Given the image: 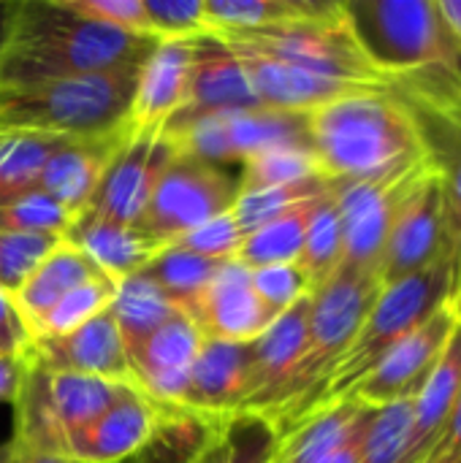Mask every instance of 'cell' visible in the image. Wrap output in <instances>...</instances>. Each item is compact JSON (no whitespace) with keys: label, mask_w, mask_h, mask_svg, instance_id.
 <instances>
[{"label":"cell","mask_w":461,"mask_h":463,"mask_svg":"<svg viewBox=\"0 0 461 463\" xmlns=\"http://www.w3.org/2000/svg\"><path fill=\"white\" fill-rule=\"evenodd\" d=\"M245 68L261 106L307 114L356 92H386L380 76L359 49L337 3L329 14L266 30L217 33Z\"/></svg>","instance_id":"1"},{"label":"cell","mask_w":461,"mask_h":463,"mask_svg":"<svg viewBox=\"0 0 461 463\" xmlns=\"http://www.w3.org/2000/svg\"><path fill=\"white\" fill-rule=\"evenodd\" d=\"M158 38L76 16L60 0H14L8 38L0 49V87L141 65Z\"/></svg>","instance_id":"2"},{"label":"cell","mask_w":461,"mask_h":463,"mask_svg":"<svg viewBox=\"0 0 461 463\" xmlns=\"http://www.w3.org/2000/svg\"><path fill=\"white\" fill-rule=\"evenodd\" d=\"M307 138L326 182H383L429 165L413 117L389 92H356L307 111Z\"/></svg>","instance_id":"3"},{"label":"cell","mask_w":461,"mask_h":463,"mask_svg":"<svg viewBox=\"0 0 461 463\" xmlns=\"http://www.w3.org/2000/svg\"><path fill=\"white\" fill-rule=\"evenodd\" d=\"M139 68L0 87V133L98 138L128 128Z\"/></svg>","instance_id":"4"},{"label":"cell","mask_w":461,"mask_h":463,"mask_svg":"<svg viewBox=\"0 0 461 463\" xmlns=\"http://www.w3.org/2000/svg\"><path fill=\"white\" fill-rule=\"evenodd\" d=\"M340 5L359 49L389 81H461V46L446 27L437 0H342Z\"/></svg>","instance_id":"5"},{"label":"cell","mask_w":461,"mask_h":463,"mask_svg":"<svg viewBox=\"0 0 461 463\" xmlns=\"http://www.w3.org/2000/svg\"><path fill=\"white\" fill-rule=\"evenodd\" d=\"M380 290L383 285L378 274L351 269H340L326 285L312 290L302 355L277 393L274 407L266 412L280 437L302 423L329 372L361 331Z\"/></svg>","instance_id":"6"},{"label":"cell","mask_w":461,"mask_h":463,"mask_svg":"<svg viewBox=\"0 0 461 463\" xmlns=\"http://www.w3.org/2000/svg\"><path fill=\"white\" fill-rule=\"evenodd\" d=\"M451 298H454V269L448 258L437 260L435 266H429L416 277L383 288L361 331L356 334L351 347L340 355V361L329 372L326 383L321 385L318 396L312 399L302 420H307L318 410L345 402L353 393V388L378 366V361L397 342H402L410 331H416L424 320H429L440 307L451 304Z\"/></svg>","instance_id":"7"},{"label":"cell","mask_w":461,"mask_h":463,"mask_svg":"<svg viewBox=\"0 0 461 463\" xmlns=\"http://www.w3.org/2000/svg\"><path fill=\"white\" fill-rule=\"evenodd\" d=\"M386 92L416 122L427 163L440 182L446 214V258L454 269L451 307L461 317V81L391 79Z\"/></svg>","instance_id":"8"},{"label":"cell","mask_w":461,"mask_h":463,"mask_svg":"<svg viewBox=\"0 0 461 463\" xmlns=\"http://www.w3.org/2000/svg\"><path fill=\"white\" fill-rule=\"evenodd\" d=\"M236 198L239 179H231L223 168L177 149L155 184L141 228L168 247L212 217L231 212Z\"/></svg>","instance_id":"9"},{"label":"cell","mask_w":461,"mask_h":463,"mask_svg":"<svg viewBox=\"0 0 461 463\" xmlns=\"http://www.w3.org/2000/svg\"><path fill=\"white\" fill-rule=\"evenodd\" d=\"M427 168L383 182H331L342 225L340 269L378 274L397 209Z\"/></svg>","instance_id":"10"},{"label":"cell","mask_w":461,"mask_h":463,"mask_svg":"<svg viewBox=\"0 0 461 463\" xmlns=\"http://www.w3.org/2000/svg\"><path fill=\"white\" fill-rule=\"evenodd\" d=\"M174 155L177 146L163 130H128L87 212L122 225H141L155 184Z\"/></svg>","instance_id":"11"},{"label":"cell","mask_w":461,"mask_h":463,"mask_svg":"<svg viewBox=\"0 0 461 463\" xmlns=\"http://www.w3.org/2000/svg\"><path fill=\"white\" fill-rule=\"evenodd\" d=\"M446 258V214L440 182L427 168L405 201L397 209L391 222L386 250L380 258V285H397L408 277H416Z\"/></svg>","instance_id":"12"},{"label":"cell","mask_w":461,"mask_h":463,"mask_svg":"<svg viewBox=\"0 0 461 463\" xmlns=\"http://www.w3.org/2000/svg\"><path fill=\"white\" fill-rule=\"evenodd\" d=\"M456 323H459L456 309L451 304L440 307L429 320H424L416 331H410L402 342H397L378 361V366L353 388L348 399H356L375 410L416 399L427 377L437 366Z\"/></svg>","instance_id":"13"},{"label":"cell","mask_w":461,"mask_h":463,"mask_svg":"<svg viewBox=\"0 0 461 463\" xmlns=\"http://www.w3.org/2000/svg\"><path fill=\"white\" fill-rule=\"evenodd\" d=\"M201 342L204 336L196 323L177 309L128 355L133 385L144 391L152 402L182 404Z\"/></svg>","instance_id":"14"},{"label":"cell","mask_w":461,"mask_h":463,"mask_svg":"<svg viewBox=\"0 0 461 463\" xmlns=\"http://www.w3.org/2000/svg\"><path fill=\"white\" fill-rule=\"evenodd\" d=\"M27 350L46 372L84 374L120 385H133L128 353L109 309L65 336L33 339Z\"/></svg>","instance_id":"15"},{"label":"cell","mask_w":461,"mask_h":463,"mask_svg":"<svg viewBox=\"0 0 461 463\" xmlns=\"http://www.w3.org/2000/svg\"><path fill=\"white\" fill-rule=\"evenodd\" d=\"M375 412L356 399L318 410L280 437L272 463H359Z\"/></svg>","instance_id":"16"},{"label":"cell","mask_w":461,"mask_h":463,"mask_svg":"<svg viewBox=\"0 0 461 463\" xmlns=\"http://www.w3.org/2000/svg\"><path fill=\"white\" fill-rule=\"evenodd\" d=\"M193 38H158L139 68L128 130H163L190 98Z\"/></svg>","instance_id":"17"},{"label":"cell","mask_w":461,"mask_h":463,"mask_svg":"<svg viewBox=\"0 0 461 463\" xmlns=\"http://www.w3.org/2000/svg\"><path fill=\"white\" fill-rule=\"evenodd\" d=\"M190 320L204 339L253 342L277 320V315H272L255 296L250 269L239 260H226L215 271Z\"/></svg>","instance_id":"18"},{"label":"cell","mask_w":461,"mask_h":463,"mask_svg":"<svg viewBox=\"0 0 461 463\" xmlns=\"http://www.w3.org/2000/svg\"><path fill=\"white\" fill-rule=\"evenodd\" d=\"M160 402L136 385H125L117 402L68 442L65 458L76 463H122L141 450L158 420Z\"/></svg>","instance_id":"19"},{"label":"cell","mask_w":461,"mask_h":463,"mask_svg":"<svg viewBox=\"0 0 461 463\" xmlns=\"http://www.w3.org/2000/svg\"><path fill=\"white\" fill-rule=\"evenodd\" d=\"M310 298L312 293L283 312L258 339L250 342V393L239 412L266 415L274 407L277 393L283 391L304 347Z\"/></svg>","instance_id":"20"},{"label":"cell","mask_w":461,"mask_h":463,"mask_svg":"<svg viewBox=\"0 0 461 463\" xmlns=\"http://www.w3.org/2000/svg\"><path fill=\"white\" fill-rule=\"evenodd\" d=\"M125 136H128V128L111 136H98V138H62L41 171L38 190H43L65 212L79 217L82 212H87Z\"/></svg>","instance_id":"21"},{"label":"cell","mask_w":461,"mask_h":463,"mask_svg":"<svg viewBox=\"0 0 461 463\" xmlns=\"http://www.w3.org/2000/svg\"><path fill=\"white\" fill-rule=\"evenodd\" d=\"M245 68L239 65L231 46L215 30L193 35V68H190V98L179 114L204 111H236L258 109ZM174 119V117H171Z\"/></svg>","instance_id":"22"},{"label":"cell","mask_w":461,"mask_h":463,"mask_svg":"<svg viewBox=\"0 0 461 463\" xmlns=\"http://www.w3.org/2000/svg\"><path fill=\"white\" fill-rule=\"evenodd\" d=\"M250 393V342L204 339L190 369L185 407L206 415H234Z\"/></svg>","instance_id":"23"},{"label":"cell","mask_w":461,"mask_h":463,"mask_svg":"<svg viewBox=\"0 0 461 463\" xmlns=\"http://www.w3.org/2000/svg\"><path fill=\"white\" fill-rule=\"evenodd\" d=\"M62 239L73 244L103 277L114 282L141 271L166 247L141 225L111 222L92 212H82Z\"/></svg>","instance_id":"24"},{"label":"cell","mask_w":461,"mask_h":463,"mask_svg":"<svg viewBox=\"0 0 461 463\" xmlns=\"http://www.w3.org/2000/svg\"><path fill=\"white\" fill-rule=\"evenodd\" d=\"M461 399V317L424 388L413 399V442L410 461L421 463L429 458L440 442L456 404Z\"/></svg>","instance_id":"25"},{"label":"cell","mask_w":461,"mask_h":463,"mask_svg":"<svg viewBox=\"0 0 461 463\" xmlns=\"http://www.w3.org/2000/svg\"><path fill=\"white\" fill-rule=\"evenodd\" d=\"M14 448L35 456L65 458L68 439L52 402V374L24 350V374L14 399ZM68 461V458H65Z\"/></svg>","instance_id":"26"},{"label":"cell","mask_w":461,"mask_h":463,"mask_svg":"<svg viewBox=\"0 0 461 463\" xmlns=\"http://www.w3.org/2000/svg\"><path fill=\"white\" fill-rule=\"evenodd\" d=\"M223 418L185 404H160L152 434L128 463H193L220 431Z\"/></svg>","instance_id":"27"},{"label":"cell","mask_w":461,"mask_h":463,"mask_svg":"<svg viewBox=\"0 0 461 463\" xmlns=\"http://www.w3.org/2000/svg\"><path fill=\"white\" fill-rule=\"evenodd\" d=\"M103 277L73 244L65 239L38 263V269L22 282V288L11 296L16 312L22 315L27 331L43 317L49 307H54L68 290H73L82 282Z\"/></svg>","instance_id":"28"},{"label":"cell","mask_w":461,"mask_h":463,"mask_svg":"<svg viewBox=\"0 0 461 463\" xmlns=\"http://www.w3.org/2000/svg\"><path fill=\"white\" fill-rule=\"evenodd\" d=\"M109 312L117 323L125 353L130 355L149 334H155L177 312V307L144 271H136L117 282Z\"/></svg>","instance_id":"29"},{"label":"cell","mask_w":461,"mask_h":463,"mask_svg":"<svg viewBox=\"0 0 461 463\" xmlns=\"http://www.w3.org/2000/svg\"><path fill=\"white\" fill-rule=\"evenodd\" d=\"M334 5V0H204L206 24L215 33L280 27L329 14Z\"/></svg>","instance_id":"30"},{"label":"cell","mask_w":461,"mask_h":463,"mask_svg":"<svg viewBox=\"0 0 461 463\" xmlns=\"http://www.w3.org/2000/svg\"><path fill=\"white\" fill-rule=\"evenodd\" d=\"M217 269V260H206L196 252L182 250L179 244H168L141 271L163 290V296L179 312L193 317Z\"/></svg>","instance_id":"31"},{"label":"cell","mask_w":461,"mask_h":463,"mask_svg":"<svg viewBox=\"0 0 461 463\" xmlns=\"http://www.w3.org/2000/svg\"><path fill=\"white\" fill-rule=\"evenodd\" d=\"M280 434L266 415L234 412L226 415L209 448L193 463H272Z\"/></svg>","instance_id":"32"},{"label":"cell","mask_w":461,"mask_h":463,"mask_svg":"<svg viewBox=\"0 0 461 463\" xmlns=\"http://www.w3.org/2000/svg\"><path fill=\"white\" fill-rule=\"evenodd\" d=\"M323 195L310 198V201L288 209L285 214L269 220L266 225L255 228L253 233H247L245 236V244H242V250L236 255V260L242 266H247L250 271L253 269H264V266H277V263H296L299 260V252H302V244H304V233H307L310 214H312L315 203Z\"/></svg>","instance_id":"33"},{"label":"cell","mask_w":461,"mask_h":463,"mask_svg":"<svg viewBox=\"0 0 461 463\" xmlns=\"http://www.w3.org/2000/svg\"><path fill=\"white\" fill-rule=\"evenodd\" d=\"M49 374H52V402L68 442L76 434H82L87 426H92L117 402V396L125 388L120 383H109L101 377L60 374V372H49Z\"/></svg>","instance_id":"34"},{"label":"cell","mask_w":461,"mask_h":463,"mask_svg":"<svg viewBox=\"0 0 461 463\" xmlns=\"http://www.w3.org/2000/svg\"><path fill=\"white\" fill-rule=\"evenodd\" d=\"M296 266L304 271L312 290L326 285L342 266V225H340V212H337V201H334V184L315 203V209L310 214Z\"/></svg>","instance_id":"35"},{"label":"cell","mask_w":461,"mask_h":463,"mask_svg":"<svg viewBox=\"0 0 461 463\" xmlns=\"http://www.w3.org/2000/svg\"><path fill=\"white\" fill-rule=\"evenodd\" d=\"M60 141L43 133H0V203L38 190L41 171Z\"/></svg>","instance_id":"36"},{"label":"cell","mask_w":461,"mask_h":463,"mask_svg":"<svg viewBox=\"0 0 461 463\" xmlns=\"http://www.w3.org/2000/svg\"><path fill=\"white\" fill-rule=\"evenodd\" d=\"M312 179H323L310 144H277L255 152L242 163L239 190L258 187H291Z\"/></svg>","instance_id":"37"},{"label":"cell","mask_w":461,"mask_h":463,"mask_svg":"<svg viewBox=\"0 0 461 463\" xmlns=\"http://www.w3.org/2000/svg\"><path fill=\"white\" fill-rule=\"evenodd\" d=\"M114 290H117V282L109 277H98V279L76 285L54 307H49L43 312V317L33 326L30 336L43 339V336H65V334L76 331L79 326L90 323L95 315H101L103 309L111 307Z\"/></svg>","instance_id":"38"},{"label":"cell","mask_w":461,"mask_h":463,"mask_svg":"<svg viewBox=\"0 0 461 463\" xmlns=\"http://www.w3.org/2000/svg\"><path fill=\"white\" fill-rule=\"evenodd\" d=\"M331 187V182L326 179H312L304 184H291V187H258V190H239V198L231 209V214L236 217L242 233H253L255 228L266 225L269 220L285 214L288 209L323 195Z\"/></svg>","instance_id":"39"},{"label":"cell","mask_w":461,"mask_h":463,"mask_svg":"<svg viewBox=\"0 0 461 463\" xmlns=\"http://www.w3.org/2000/svg\"><path fill=\"white\" fill-rule=\"evenodd\" d=\"M413 442V399L380 407L367 431L359 463H408Z\"/></svg>","instance_id":"40"},{"label":"cell","mask_w":461,"mask_h":463,"mask_svg":"<svg viewBox=\"0 0 461 463\" xmlns=\"http://www.w3.org/2000/svg\"><path fill=\"white\" fill-rule=\"evenodd\" d=\"M73 220L76 217L43 190H30L8 203H0V231L8 233H41L62 239Z\"/></svg>","instance_id":"41"},{"label":"cell","mask_w":461,"mask_h":463,"mask_svg":"<svg viewBox=\"0 0 461 463\" xmlns=\"http://www.w3.org/2000/svg\"><path fill=\"white\" fill-rule=\"evenodd\" d=\"M60 241V236L0 231V290L14 296Z\"/></svg>","instance_id":"42"},{"label":"cell","mask_w":461,"mask_h":463,"mask_svg":"<svg viewBox=\"0 0 461 463\" xmlns=\"http://www.w3.org/2000/svg\"><path fill=\"white\" fill-rule=\"evenodd\" d=\"M250 282H253V290L261 298V304L277 317L312 293V285L307 282L304 271L296 263H277V266L253 269Z\"/></svg>","instance_id":"43"},{"label":"cell","mask_w":461,"mask_h":463,"mask_svg":"<svg viewBox=\"0 0 461 463\" xmlns=\"http://www.w3.org/2000/svg\"><path fill=\"white\" fill-rule=\"evenodd\" d=\"M144 14L155 38H193L209 30L204 0H144Z\"/></svg>","instance_id":"44"},{"label":"cell","mask_w":461,"mask_h":463,"mask_svg":"<svg viewBox=\"0 0 461 463\" xmlns=\"http://www.w3.org/2000/svg\"><path fill=\"white\" fill-rule=\"evenodd\" d=\"M182 250L187 252H196L206 260H217V263H226V260H236L242 244H245V233L236 222V217L231 212L220 214V217H212L209 222L198 225L196 231L185 233L179 241Z\"/></svg>","instance_id":"45"},{"label":"cell","mask_w":461,"mask_h":463,"mask_svg":"<svg viewBox=\"0 0 461 463\" xmlns=\"http://www.w3.org/2000/svg\"><path fill=\"white\" fill-rule=\"evenodd\" d=\"M60 3L82 19L120 27L136 35H149L144 0H60Z\"/></svg>","instance_id":"46"},{"label":"cell","mask_w":461,"mask_h":463,"mask_svg":"<svg viewBox=\"0 0 461 463\" xmlns=\"http://www.w3.org/2000/svg\"><path fill=\"white\" fill-rule=\"evenodd\" d=\"M33 336L8 293L0 290V355H22Z\"/></svg>","instance_id":"47"},{"label":"cell","mask_w":461,"mask_h":463,"mask_svg":"<svg viewBox=\"0 0 461 463\" xmlns=\"http://www.w3.org/2000/svg\"><path fill=\"white\" fill-rule=\"evenodd\" d=\"M24 374V353L22 355H0V402L14 404Z\"/></svg>","instance_id":"48"},{"label":"cell","mask_w":461,"mask_h":463,"mask_svg":"<svg viewBox=\"0 0 461 463\" xmlns=\"http://www.w3.org/2000/svg\"><path fill=\"white\" fill-rule=\"evenodd\" d=\"M437 8H440L446 27L451 30V35L459 41L461 46V0H437Z\"/></svg>","instance_id":"49"},{"label":"cell","mask_w":461,"mask_h":463,"mask_svg":"<svg viewBox=\"0 0 461 463\" xmlns=\"http://www.w3.org/2000/svg\"><path fill=\"white\" fill-rule=\"evenodd\" d=\"M11 16H14V0H0V49H3V43L8 38Z\"/></svg>","instance_id":"50"},{"label":"cell","mask_w":461,"mask_h":463,"mask_svg":"<svg viewBox=\"0 0 461 463\" xmlns=\"http://www.w3.org/2000/svg\"><path fill=\"white\" fill-rule=\"evenodd\" d=\"M16 463H68L65 458H54V456H35V453H22L16 450Z\"/></svg>","instance_id":"51"},{"label":"cell","mask_w":461,"mask_h":463,"mask_svg":"<svg viewBox=\"0 0 461 463\" xmlns=\"http://www.w3.org/2000/svg\"><path fill=\"white\" fill-rule=\"evenodd\" d=\"M0 463H16V448H14V442L0 445Z\"/></svg>","instance_id":"52"},{"label":"cell","mask_w":461,"mask_h":463,"mask_svg":"<svg viewBox=\"0 0 461 463\" xmlns=\"http://www.w3.org/2000/svg\"><path fill=\"white\" fill-rule=\"evenodd\" d=\"M68 463H76V461H68ZM122 463H128V461H122Z\"/></svg>","instance_id":"53"}]
</instances>
